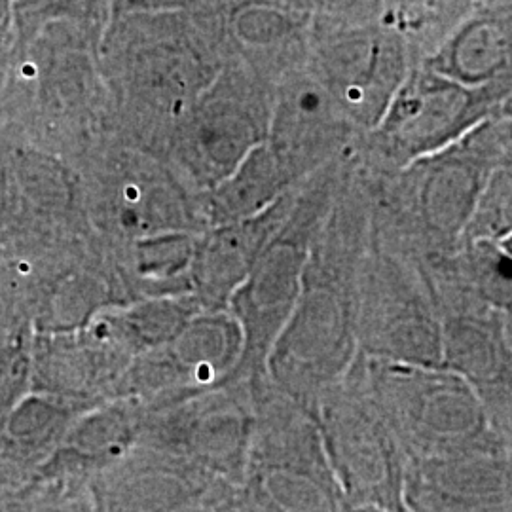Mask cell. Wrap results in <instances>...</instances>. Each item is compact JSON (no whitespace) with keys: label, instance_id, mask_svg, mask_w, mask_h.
Here are the masks:
<instances>
[{"label":"cell","instance_id":"1","mask_svg":"<svg viewBox=\"0 0 512 512\" xmlns=\"http://www.w3.org/2000/svg\"><path fill=\"white\" fill-rule=\"evenodd\" d=\"M147 408L141 442L186 459L222 484L241 488L255 421L253 389L226 384Z\"/></svg>","mask_w":512,"mask_h":512},{"label":"cell","instance_id":"2","mask_svg":"<svg viewBox=\"0 0 512 512\" xmlns=\"http://www.w3.org/2000/svg\"><path fill=\"white\" fill-rule=\"evenodd\" d=\"M88 486L93 512H181L217 503L239 490L141 440L95 473Z\"/></svg>","mask_w":512,"mask_h":512},{"label":"cell","instance_id":"3","mask_svg":"<svg viewBox=\"0 0 512 512\" xmlns=\"http://www.w3.org/2000/svg\"><path fill=\"white\" fill-rule=\"evenodd\" d=\"M145 412V404L133 399L93 406L74 421L54 454L33 476L90 480L139 442Z\"/></svg>","mask_w":512,"mask_h":512},{"label":"cell","instance_id":"4","mask_svg":"<svg viewBox=\"0 0 512 512\" xmlns=\"http://www.w3.org/2000/svg\"><path fill=\"white\" fill-rule=\"evenodd\" d=\"M0 512H93L92 494L84 478L33 476L0 503Z\"/></svg>","mask_w":512,"mask_h":512},{"label":"cell","instance_id":"5","mask_svg":"<svg viewBox=\"0 0 512 512\" xmlns=\"http://www.w3.org/2000/svg\"><path fill=\"white\" fill-rule=\"evenodd\" d=\"M33 332L27 321L0 348V427L33 391Z\"/></svg>","mask_w":512,"mask_h":512},{"label":"cell","instance_id":"6","mask_svg":"<svg viewBox=\"0 0 512 512\" xmlns=\"http://www.w3.org/2000/svg\"><path fill=\"white\" fill-rule=\"evenodd\" d=\"M198 0H122V4L126 8H135V10H141V12H148V10H154V12H162V10H173V8H183V6H190Z\"/></svg>","mask_w":512,"mask_h":512}]
</instances>
